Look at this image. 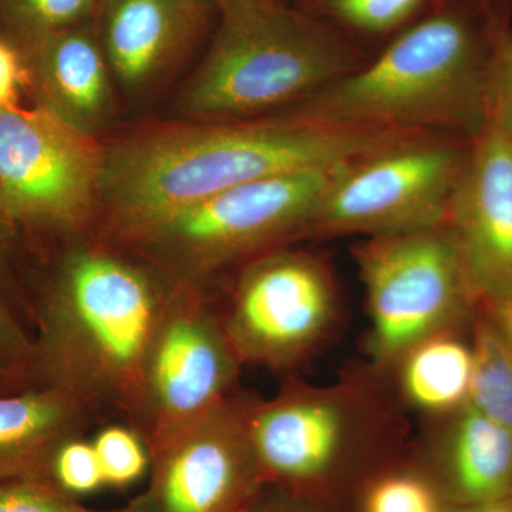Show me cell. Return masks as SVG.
<instances>
[{
  "mask_svg": "<svg viewBox=\"0 0 512 512\" xmlns=\"http://www.w3.org/2000/svg\"><path fill=\"white\" fill-rule=\"evenodd\" d=\"M25 278L36 384L76 394L103 420L136 426L144 369L177 282L99 229L52 238Z\"/></svg>",
  "mask_w": 512,
  "mask_h": 512,
  "instance_id": "6da1fadb",
  "label": "cell"
},
{
  "mask_svg": "<svg viewBox=\"0 0 512 512\" xmlns=\"http://www.w3.org/2000/svg\"><path fill=\"white\" fill-rule=\"evenodd\" d=\"M410 133L293 113L148 128L103 144L97 229L130 245L221 192L272 175L335 167Z\"/></svg>",
  "mask_w": 512,
  "mask_h": 512,
  "instance_id": "7a4b0ae2",
  "label": "cell"
},
{
  "mask_svg": "<svg viewBox=\"0 0 512 512\" xmlns=\"http://www.w3.org/2000/svg\"><path fill=\"white\" fill-rule=\"evenodd\" d=\"M207 55L175 99L184 121L248 120L299 106L359 66L352 50L275 0H215Z\"/></svg>",
  "mask_w": 512,
  "mask_h": 512,
  "instance_id": "3957f363",
  "label": "cell"
},
{
  "mask_svg": "<svg viewBox=\"0 0 512 512\" xmlns=\"http://www.w3.org/2000/svg\"><path fill=\"white\" fill-rule=\"evenodd\" d=\"M284 113L339 126L458 131L473 138L484 128V64L466 23L434 16L372 63Z\"/></svg>",
  "mask_w": 512,
  "mask_h": 512,
  "instance_id": "277c9868",
  "label": "cell"
},
{
  "mask_svg": "<svg viewBox=\"0 0 512 512\" xmlns=\"http://www.w3.org/2000/svg\"><path fill=\"white\" fill-rule=\"evenodd\" d=\"M339 165L231 188L164 221L127 247L177 284L210 289L228 269L303 239Z\"/></svg>",
  "mask_w": 512,
  "mask_h": 512,
  "instance_id": "5b68a950",
  "label": "cell"
},
{
  "mask_svg": "<svg viewBox=\"0 0 512 512\" xmlns=\"http://www.w3.org/2000/svg\"><path fill=\"white\" fill-rule=\"evenodd\" d=\"M467 150L444 133L417 131L340 164L303 239L383 237L444 224Z\"/></svg>",
  "mask_w": 512,
  "mask_h": 512,
  "instance_id": "8992f818",
  "label": "cell"
},
{
  "mask_svg": "<svg viewBox=\"0 0 512 512\" xmlns=\"http://www.w3.org/2000/svg\"><path fill=\"white\" fill-rule=\"evenodd\" d=\"M249 437L269 488L308 503L328 494L379 436V409L359 383L286 382L269 400L248 397Z\"/></svg>",
  "mask_w": 512,
  "mask_h": 512,
  "instance_id": "52a82bcc",
  "label": "cell"
},
{
  "mask_svg": "<svg viewBox=\"0 0 512 512\" xmlns=\"http://www.w3.org/2000/svg\"><path fill=\"white\" fill-rule=\"evenodd\" d=\"M103 143L40 107L0 110V217L25 238L97 228Z\"/></svg>",
  "mask_w": 512,
  "mask_h": 512,
  "instance_id": "ba28073f",
  "label": "cell"
},
{
  "mask_svg": "<svg viewBox=\"0 0 512 512\" xmlns=\"http://www.w3.org/2000/svg\"><path fill=\"white\" fill-rule=\"evenodd\" d=\"M365 286L370 353L397 365L414 345L453 328L477 301L446 224L365 238L353 247Z\"/></svg>",
  "mask_w": 512,
  "mask_h": 512,
  "instance_id": "9c48e42d",
  "label": "cell"
},
{
  "mask_svg": "<svg viewBox=\"0 0 512 512\" xmlns=\"http://www.w3.org/2000/svg\"><path fill=\"white\" fill-rule=\"evenodd\" d=\"M218 309L242 365L285 370L329 335L338 292L318 256L288 245L239 266L228 301Z\"/></svg>",
  "mask_w": 512,
  "mask_h": 512,
  "instance_id": "30bf717a",
  "label": "cell"
},
{
  "mask_svg": "<svg viewBox=\"0 0 512 512\" xmlns=\"http://www.w3.org/2000/svg\"><path fill=\"white\" fill-rule=\"evenodd\" d=\"M242 366L210 289L177 284L148 353L134 430L151 448L190 426L237 394Z\"/></svg>",
  "mask_w": 512,
  "mask_h": 512,
  "instance_id": "8fae6325",
  "label": "cell"
},
{
  "mask_svg": "<svg viewBox=\"0 0 512 512\" xmlns=\"http://www.w3.org/2000/svg\"><path fill=\"white\" fill-rule=\"evenodd\" d=\"M248 397L234 394L148 448L157 512H249L268 490L249 437Z\"/></svg>",
  "mask_w": 512,
  "mask_h": 512,
  "instance_id": "7c38bea8",
  "label": "cell"
},
{
  "mask_svg": "<svg viewBox=\"0 0 512 512\" xmlns=\"http://www.w3.org/2000/svg\"><path fill=\"white\" fill-rule=\"evenodd\" d=\"M444 224L477 301L512 298V141L493 128L471 138Z\"/></svg>",
  "mask_w": 512,
  "mask_h": 512,
  "instance_id": "4fadbf2b",
  "label": "cell"
},
{
  "mask_svg": "<svg viewBox=\"0 0 512 512\" xmlns=\"http://www.w3.org/2000/svg\"><path fill=\"white\" fill-rule=\"evenodd\" d=\"M212 0H100L94 29L114 83L147 96L197 40Z\"/></svg>",
  "mask_w": 512,
  "mask_h": 512,
  "instance_id": "5bb4252c",
  "label": "cell"
},
{
  "mask_svg": "<svg viewBox=\"0 0 512 512\" xmlns=\"http://www.w3.org/2000/svg\"><path fill=\"white\" fill-rule=\"evenodd\" d=\"M19 52L33 106L92 137L110 126L116 83L94 25L87 22L37 37Z\"/></svg>",
  "mask_w": 512,
  "mask_h": 512,
  "instance_id": "9a60e30c",
  "label": "cell"
},
{
  "mask_svg": "<svg viewBox=\"0 0 512 512\" xmlns=\"http://www.w3.org/2000/svg\"><path fill=\"white\" fill-rule=\"evenodd\" d=\"M99 421L89 404L62 387L37 384L0 393V480L49 477L57 447L86 436Z\"/></svg>",
  "mask_w": 512,
  "mask_h": 512,
  "instance_id": "2e32d148",
  "label": "cell"
},
{
  "mask_svg": "<svg viewBox=\"0 0 512 512\" xmlns=\"http://www.w3.org/2000/svg\"><path fill=\"white\" fill-rule=\"evenodd\" d=\"M433 476L451 505L512 498V430L464 406L448 430Z\"/></svg>",
  "mask_w": 512,
  "mask_h": 512,
  "instance_id": "e0dca14e",
  "label": "cell"
},
{
  "mask_svg": "<svg viewBox=\"0 0 512 512\" xmlns=\"http://www.w3.org/2000/svg\"><path fill=\"white\" fill-rule=\"evenodd\" d=\"M400 387L421 412L443 416L467 406L473 377V350L451 329L414 345L399 360Z\"/></svg>",
  "mask_w": 512,
  "mask_h": 512,
  "instance_id": "ac0fdd59",
  "label": "cell"
},
{
  "mask_svg": "<svg viewBox=\"0 0 512 512\" xmlns=\"http://www.w3.org/2000/svg\"><path fill=\"white\" fill-rule=\"evenodd\" d=\"M23 235L0 217V393L37 386L36 348L25 275Z\"/></svg>",
  "mask_w": 512,
  "mask_h": 512,
  "instance_id": "d6986e66",
  "label": "cell"
},
{
  "mask_svg": "<svg viewBox=\"0 0 512 512\" xmlns=\"http://www.w3.org/2000/svg\"><path fill=\"white\" fill-rule=\"evenodd\" d=\"M471 350L467 406L512 430V345L491 312L476 323Z\"/></svg>",
  "mask_w": 512,
  "mask_h": 512,
  "instance_id": "ffe728a7",
  "label": "cell"
},
{
  "mask_svg": "<svg viewBox=\"0 0 512 512\" xmlns=\"http://www.w3.org/2000/svg\"><path fill=\"white\" fill-rule=\"evenodd\" d=\"M100 0H0V37L23 47L37 37L92 22Z\"/></svg>",
  "mask_w": 512,
  "mask_h": 512,
  "instance_id": "44dd1931",
  "label": "cell"
},
{
  "mask_svg": "<svg viewBox=\"0 0 512 512\" xmlns=\"http://www.w3.org/2000/svg\"><path fill=\"white\" fill-rule=\"evenodd\" d=\"M450 501L433 474L393 468L370 478L360 497V512H450Z\"/></svg>",
  "mask_w": 512,
  "mask_h": 512,
  "instance_id": "7402d4cb",
  "label": "cell"
},
{
  "mask_svg": "<svg viewBox=\"0 0 512 512\" xmlns=\"http://www.w3.org/2000/svg\"><path fill=\"white\" fill-rule=\"evenodd\" d=\"M104 485L117 490L138 483L150 471V453L137 430L121 421L104 424L92 440Z\"/></svg>",
  "mask_w": 512,
  "mask_h": 512,
  "instance_id": "603a6c76",
  "label": "cell"
},
{
  "mask_svg": "<svg viewBox=\"0 0 512 512\" xmlns=\"http://www.w3.org/2000/svg\"><path fill=\"white\" fill-rule=\"evenodd\" d=\"M49 477L72 497L93 494L104 487L103 473L92 441L72 437L60 444L50 461Z\"/></svg>",
  "mask_w": 512,
  "mask_h": 512,
  "instance_id": "cb8c5ba5",
  "label": "cell"
},
{
  "mask_svg": "<svg viewBox=\"0 0 512 512\" xmlns=\"http://www.w3.org/2000/svg\"><path fill=\"white\" fill-rule=\"evenodd\" d=\"M83 508L79 498L64 493L50 477L0 480V512H80Z\"/></svg>",
  "mask_w": 512,
  "mask_h": 512,
  "instance_id": "d4e9b609",
  "label": "cell"
},
{
  "mask_svg": "<svg viewBox=\"0 0 512 512\" xmlns=\"http://www.w3.org/2000/svg\"><path fill=\"white\" fill-rule=\"evenodd\" d=\"M484 127L512 141V39L503 40L484 64Z\"/></svg>",
  "mask_w": 512,
  "mask_h": 512,
  "instance_id": "484cf974",
  "label": "cell"
},
{
  "mask_svg": "<svg viewBox=\"0 0 512 512\" xmlns=\"http://www.w3.org/2000/svg\"><path fill=\"white\" fill-rule=\"evenodd\" d=\"M423 0H329L336 18L365 32H384L402 25Z\"/></svg>",
  "mask_w": 512,
  "mask_h": 512,
  "instance_id": "4316f807",
  "label": "cell"
},
{
  "mask_svg": "<svg viewBox=\"0 0 512 512\" xmlns=\"http://www.w3.org/2000/svg\"><path fill=\"white\" fill-rule=\"evenodd\" d=\"M23 92H26V74L22 53L0 37V110L18 106Z\"/></svg>",
  "mask_w": 512,
  "mask_h": 512,
  "instance_id": "83f0119b",
  "label": "cell"
},
{
  "mask_svg": "<svg viewBox=\"0 0 512 512\" xmlns=\"http://www.w3.org/2000/svg\"><path fill=\"white\" fill-rule=\"evenodd\" d=\"M249 512H318V508L316 504L298 500L274 488H268L261 500Z\"/></svg>",
  "mask_w": 512,
  "mask_h": 512,
  "instance_id": "f1b7e54d",
  "label": "cell"
},
{
  "mask_svg": "<svg viewBox=\"0 0 512 512\" xmlns=\"http://www.w3.org/2000/svg\"><path fill=\"white\" fill-rule=\"evenodd\" d=\"M485 306L490 309L491 315L497 320L512 345V298Z\"/></svg>",
  "mask_w": 512,
  "mask_h": 512,
  "instance_id": "f546056e",
  "label": "cell"
},
{
  "mask_svg": "<svg viewBox=\"0 0 512 512\" xmlns=\"http://www.w3.org/2000/svg\"><path fill=\"white\" fill-rule=\"evenodd\" d=\"M450 512H512V498L490 503L453 505Z\"/></svg>",
  "mask_w": 512,
  "mask_h": 512,
  "instance_id": "4dcf8cb0",
  "label": "cell"
},
{
  "mask_svg": "<svg viewBox=\"0 0 512 512\" xmlns=\"http://www.w3.org/2000/svg\"><path fill=\"white\" fill-rule=\"evenodd\" d=\"M80 512H157L156 507H154L153 500H151L150 494L148 491H144L143 494L137 495L136 498L130 501L124 507L117 508V510L111 511H92L87 510V508H83Z\"/></svg>",
  "mask_w": 512,
  "mask_h": 512,
  "instance_id": "1f68e13d",
  "label": "cell"
},
{
  "mask_svg": "<svg viewBox=\"0 0 512 512\" xmlns=\"http://www.w3.org/2000/svg\"><path fill=\"white\" fill-rule=\"evenodd\" d=\"M212 2H214V3H215V0H212Z\"/></svg>",
  "mask_w": 512,
  "mask_h": 512,
  "instance_id": "d6a6232c",
  "label": "cell"
}]
</instances>
